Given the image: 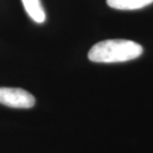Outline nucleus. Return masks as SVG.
Listing matches in <instances>:
<instances>
[{
    "mask_svg": "<svg viewBox=\"0 0 153 153\" xmlns=\"http://www.w3.org/2000/svg\"><path fill=\"white\" fill-rule=\"evenodd\" d=\"M142 53V46L135 42L114 39L97 43L91 47L88 57L96 63H121L136 59Z\"/></svg>",
    "mask_w": 153,
    "mask_h": 153,
    "instance_id": "1",
    "label": "nucleus"
},
{
    "mask_svg": "<svg viewBox=\"0 0 153 153\" xmlns=\"http://www.w3.org/2000/svg\"><path fill=\"white\" fill-rule=\"evenodd\" d=\"M22 3L27 14L33 21L39 24L45 22L46 13L40 0H22Z\"/></svg>",
    "mask_w": 153,
    "mask_h": 153,
    "instance_id": "3",
    "label": "nucleus"
},
{
    "mask_svg": "<svg viewBox=\"0 0 153 153\" xmlns=\"http://www.w3.org/2000/svg\"><path fill=\"white\" fill-rule=\"evenodd\" d=\"M0 103L15 108H30L35 105V97L19 88H0Z\"/></svg>",
    "mask_w": 153,
    "mask_h": 153,
    "instance_id": "2",
    "label": "nucleus"
},
{
    "mask_svg": "<svg viewBox=\"0 0 153 153\" xmlns=\"http://www.w3.org/2000/svg\"><path fill=\"white\" fill-rule=\"evenodd\" d=\"M109 7L117 10H135L153 3V0H106Z\"/></svg>",
    "mask_w": 153,
    "mask_h": 153,
    "instance_id": "4",
    "label": "nucleus"
}]
</instances>
